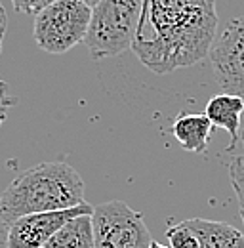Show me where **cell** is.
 <instances>
[{
  "mask_svg": "<svg viewBox=\"0 0 244 248\" xmlns=\"http://www.w3.org/2000/svg\"><path fill=\"white\" fill-rule=\"evenodd\" d=\"M195 229L200 248H244V235L225 221H214L204 217L187 219Z\"/></svg>",
  "mask_w": 244,
  "mask_h": 248,
  "instance_id": "30bf717a",
  "label": "cell"
},
{
  "mask_svg": "<svg viewBox=\"0 0 244 248\" xmlns=\"http://www.w3.org/2000/svg\"><path fill=\"white\" fill-rule=\"evenodd\" d=\"M243 113H244V97L237 93H217L208 99L204 115L210 119V123L215 128H223L231 136L229 151L237 149L239 136H241V126H243Z\"/></svg>",
  "mask_w": 244,
  "mask_h": 248,
  "instance_id": "ba28073f",
  "label": "cell"
},
{
  "mask_svg": "<svg viewBox=\"0 0 244 248\" xmlns=\"http://www.w3.org/2000/svg\"><path fill=\"white\" fill-rule=\"evenodd\" d=\"M92 8L78 0H54L34 16V40L48 54H65L84 42Z\"/></svg>",
  "mask_w": 244,
  "mask_h": 248,
  "instance_id": "277c9868",
  "label": "cell"
},
{
  "mask_svg": "<svg viewBox=\"0 0 244 248\" xmlns=\"http://www.w3.org/2000/svg\"><path fill=\"white\" fill-rule=\"evenodd\" d=\"M84 202V182L67 162H42L27 168L0 193V223L21 216L65 210Z\"/></svg>",
  "mask_w": 244,
  "mask_h": 248,
  "instance_id": "7a4b0ae2",
  "label": "cell"
},
{
  "mask_svg": "<svg viewBox=\"0 0 244 248\" xmlns=\"http://www.w3.org/2000/svg\"><path fill=\"white\" fill-rule=\"evenodd\" d=\"M78 2H84L86 6H90V8H93V6H95V4L99 2V0H78Z\"/></svg>",
  "mask_w": 244,
  "mask_h": 248,
  "instance_id": "d6986e66",
  "label": "cell"
},
{
  "mask_svg": "<svg viewBox=\"0 0 244 248\" xmlns=\"http://www.w3.org/2000/svg\"><path fill=\"white\" fill-rule=\"evenodd\" d=\"M214 124L204 113H180L172 124V134L189 153H204Z\"/></svg>",
  "mask_w": 244,
  "mask_h": 248,
  "instance_id": "9c48e42d",
  "label": "cell"
},
{
  "mask_svg": "<svg viewBox=\"0 0 244 248\" xmlns=\"http://www.w3.org/2000/svg\"><path fill=\"white\" fill-rule=\"evenodd\" d=\"M6 25H8V17H6V10L0 4V52H2V44H4V36H6Z\"/></svg>",
  "mask_w": 244,
  "mask_h": 248,
  "instance_id": "2e32d148",
  "label": "cell"
},
{
  "mask_svg": "<svg viewBox=\"0 0 244 248\" xmlns=\"http://www.w3.org/2000/svg\"><path fill=\"white\" fill-rule=\"evenodd\" d=\"M237 145L243 147V153H244V124L241 126V136H239V143H237Z\"/></svg>",
  "mask_w": 244,
  "mask_h": 248,
  "instance_id": "e0dca14e",
  "label": "cell"
},
{
  "mask_svg": "<svg viewBox=\"0 0 244 248\" xmlns=\"http://www.w3.org/2000/svg\"><path fill=\"white\" fill-rule=\"evenodd\" d=\"M54 0H12L15 12H19V14H30V16H36L40 10H44Z\"/></svg>",
  "mask_w": 244,
  "mask_h": 248,
  "instance_id": "5bb4252c",
  "label": "cell"
},
{
  "mask_svg": "<svg viewBox=\"0 0 244 248\" xmlns=\"http://www.w3.org/2000/svg\"><path fill=\"white\" fill-rule=\"evenodd\" d=\"M215 32V0H143L132 52L154 75H168L208 58Z\"/></svg>",
  "mask_w": 244,
  "mask_h": 248,
  "instance_id": "6da1fadb",
  "label": "cell"
},
{
  "mask_svg": "<svg viewBox=\"0 0 244 248\" xmlns=\"http://www.w3.org/2000/svg\"><path fill=\"white\" fill-rule=\"evenodd\" d=\"M149 248H172V247H166V245H160V243H156V241H152Z\"/></svg>",
  "mask_w": 244,
  "mask_h": 248,
  "instance_id": "ac0fdd59",
  "label": "cell"
},
{
  "mask_svg": "<svg viewBox=\"0 0 244 248\" xmlns=\"http://www.w3.org/2000/svg\"><path fill=\"white\" fill-rule=\"evenodd\" d=\"M229 178L239 201V212L244 221V153L235 155L229 162Z\"/></svg>",
  "mask_w": 244,
  "mask_h": 248,
  "instance_id": "4fadbf2b",
  "label": "cell"
},
{
  "mask_svg": "<svg viewBox=\"0 0 244 248\" xmlns=\"http://www.w3.org/2000/svg\"><path fill=\"white\" fill-rule=\"evenodd\" d=\"M93 206L86 201L65 208V210H48V212H34L17 219L8 225L4 248H44L46 243L61 225L76 214L92 212Z\"/></svg>",
  "mask_w": 244,
  "mask_h": 248,
  "instance_id": "52a82bcc",
  "label": "cell"
},
{
  "mask_svg": "<svg viewBox=\"0 0 244 248\" xmlns=\"http://www.w3.org/2000/svg\"><path fill=\"white\" fill-rule=\"evenodd\" d=\"M166 239L172 248H200V241H198L195 229L187 223V219L172 225L166 231Z\"/></svg>",
  "mask_w": 244,
  "mask_h": 248,
  "instance_id": "7c38bea8",
  "label": "cell"
},
{
  "mask_svg": "<svg viewBox=\"0 0 244 248\" xmlns=\"http://www.w3.org/2000/svg\"><path fill=\"white\" fill-rule=\"evenodd\" d=\"M15 101H17V99L10 93V86H8L4 80H0V126L4 124L6 117H8L10 107H14Z\"/></svg>",
  "mask_w": 244,
  "mask_h": 248,
  "instance_id": "9a60e30c",
  "label": "cell"
},
{
  "mask_svg": "<svg viewBox=\"0 0 244 248\" xmlns=\"http://www.w3.org/2000/svg\"><path fill=\"white\" fill-rule=\"evenodd\" d=\"M93 248H149L152 237L143 216L122 201L93 208Z\"/></svg>",
  "mask_w": 244,
  "mask_h": 248,
  "instance_id": "5b68a950",
  "label": "cell"
},
{
  "mask_svg": "<svg viewBox=\"0 0 244 248\" xmlns=\"http://www.w3.org/2000/svg\"><path fill=\"white\" fill-rule=\"evenodd\" d=\"M92 212H82L67 219L44 248H93Z\"/></svg>",
  "mask_w": 244,
  "mask_h": 248,
  "instance_id": "8fae6325",
  "label": "cell"
},
{
  "mask_svg": "<svg viewBox=\"0 0 244 248\" xmlns=\"http://www.w3.org/2000/svg\"><path fill=\"white\" fill-rule=\"evenodd\" d=\"M208 58L219 88L244 97V16L223 23L215 32Z\"/></svg>",
  "mask_w": 244,
  "mask_h": 248,
  "instance_id": "8992f818",
  "label": "cell"
},
{
  "mask_svg": "<svg viewBox=\"0 0 244 248\" xmlns=\"http://www.w3.org/2000/svg\"><path fill=\"white\" fill-rule=\"evenodd\" d=\"M143 0H99L92 8L90 29L84 38L93 60L132 50Z\"/></svg>",
  "mask_w": 244,
  "mask_h": 248,
  "instance_id": "3957f363",
  "label": "cell"
}]
</instances>
